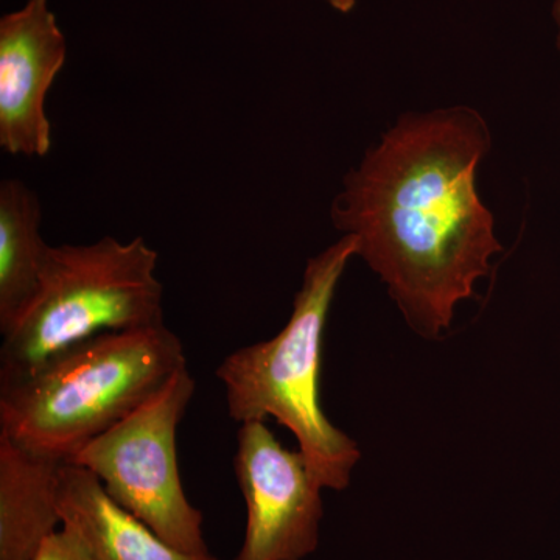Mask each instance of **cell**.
<instances>
[{
  "label": "cell",
  "instance_id": "cell-1",
  "mask_svg": "<svg viewBox=\"0 0 560 560\" xmlns=\"http://www.w3.org/2000/svg\"><path fill=\"white\" fill-rule=\"evenodd\" d=\"M488 121L469 106L411 113L349 172L334 226L359 243L412 329L440 337L503 246L477 191Z\"/></svg>",
  "mask_w": 560,
  "mask_h": 560
},
{
  "label": "cell",
  "instance_id": "cell-2",
  "mask_svg": "<svg viewBox=\"0 0 560 560\" xmlns=\"http://www.w3.org/2000/svg\"><path fill=\"white\" fill-rule=\"evenodd\" d=\"M186 366L183 341L165 323L98 335L0 383V434L68 463Z\"/></svg>",
  "mask_w": 560,
  "mask_h": 560
},
{
  "label": "cell",
  "instance_id": "cell-3",
  "mask_svg": "<svg viewBox=\"0 0 560 560\" xmlns=\"http://www.w3.org/2000/svg\"><path fill=\"white\" fill-rule=\"evenodd\" d=\"M359 243L342 235L308 260L289 323L271 340L234 350L217 368L235 422L275 418L300 442L308 466L324 489L348 488L360 448L338 430L320 407L323 335L331 301Z\"/></svg>",
  "mask_w": 560,
  "mask_h": 560
},
{
  "label": "cell",
  "instance_id": "cell-4",
  "mask_svg": "<svg viewBox=\"0 0 560 560\" xmlns=\"http://www.w3.org/2000/svg\"><path fill=\"white\" fill-rule=\"evenodd\" d=\"M158 261L143 237L50 246L32 307L3 337L0 383L25 377L98 335L164 323Z\"/></svg>",
  "mask_w": 560,
  "mask_h": 560
},
{
  "label": "cell",
  "instance_id": "cell-5",
  "mask_svg": "<svg viewBox=\"0 0 560 560\" xmlns=\"http://www.w3.org/2000/svg\"><path fill=\"white\" fill-rule=\"evenodd\" d=\"M197 383L176 372L138 410L88 442L68 460L90 470L125 510L180 551L210 552L202 512L184 492L176 434Z\"/></svg>",
  "mask_w": 560,
  "mask_h": 560
},
{
  "label": "cell",
  "instance_id": "cell-6",
  "mask_svg": "<svg viewBox=\"0 0 560 560\" xmlns=\"http://www.w3.org/2000/svg\"><path fill=\"white\" fill-rule=\"evenodd\" d=\"M235 477L246 529L235 560H304L319 545L323 485L304 453L283 447L265 420L242 423Z\"/></svg>",
  "mask_w": 560,
  "mask_h": 560
},
{
  "label": "cell",
  "instance_id": "cell-7",
  "mask_svg": "<svg viewBox=\"0 0 560 560\" xmlns=\"http://www.w3.org/2000/svg\"><path fill=\"white\" fill-rule=\"evenodd\" d=\"M68 60V39L49 0H27L0 20V147L11 156L51 149L47 95Z\"/></svg>",
  "mask_w": 560,
  "mask_h": 560
},
{
  "label": "cell",
  "instance_id": "cell-8",
  "mask_svg": "<svg viewBox=\"0 0 560 560\" xmlns=\"http://www.w3.org/2000/svg\"><path fill=\"white\" fill-rule=\"evenodd\" d=\"M58 506L62 525L75 530L94 560H219L210 552L180 551L121 508L90 470L61 467Z\"/></svg>",
  "mask_w": 560,
  "mask_h": 560
},
{
  "label": "cell",
  "instance_id": "cell-9",
  "mask_svg": "<svg viewBox=\"0 0 560 560\" xmlns=\"http://www.w3.org/2000/svg\"><path fill=\"white\" fill-rule=\"evenodd\" d=\"M62 464L0 434V560H33L61 528Z\"/></svg>",
  "mask_w": 560,
  "mask_h": 560
},
{
  "label": "cell",
  "instance_id": "cell-10",
  "mask_svg": "<svg viewBox=\"0 0 560 560\" xmlns=\"http://www.w3.org/2000/svg\"><path fill=\"white\" fill-rule=\"evenodd\" d=\"M43 209L24 180L0 183V334L24 318L38 294L50 245L40 234Z\"/></svg>",
  "mask_w": 560,
  "mask_h": 560
},
{
  "label": "cell",
  "instance_id": "cell-11",
  "mask_svg": "<svg viewBox=\"0 0 560 560\" xmlns=\"http://www.w3.org/2000/svg\"><path fill=\"white\" fill-rule=\"evenodd\" d=\"M33 560H94L75 530L62 525L40 545Z\"/></svg>",
  "mask_w": 560,
  "mask_h": 560
},
{
  "label": "cell",
  "instance_id": "cell-12",
  "mask_svg": "<svg viewBox=\"0 0 560 560\" xmlns=\"http://www.w3.org/2000/svg\"><path fill=\"white\" fill-rule=\"evenodd\" d=\"M331 9L337 10L338 13H350L355 7L357 0H326Z\"/></svg>",
  "mask_w": 560,
  "mask_h": 560
},
{
  "label": "cell",
  "instance_id": "cell-13",
  "mask_svg": "<svg viewBox=\"0 0 560 560\" xmlns=\"http://www.w3.org/2000/svg\"><path fill=\"white\" fill-rule=\"evenodd\" d=\"M552 20H555L556 31H558V35H556V46H558L560 54V0H555V3H552Z\"/></svg>",
  "mask_w": 560,
  "mask_h": 560
}]
</instances>
